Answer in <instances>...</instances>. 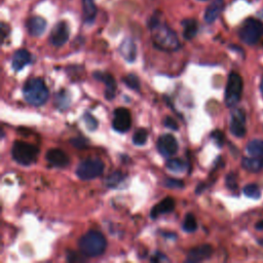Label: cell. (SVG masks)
Here are the masks:
<instances>
[{
    "instance_id": "6da1fadb",
    "label": "cell",
    "mask_w": 263,
    "mask_h": 263,
    "mask_svg": "<svg viewBox=\"0 0 263 263\" xmlns=\"http://www.w3.org/2000/svg\"><path fill=\"white\" fill-rule=\"evenodd\" d=\"M154 45L162 51H176L180 47L177 34L165 23L161 22L157 15L148 21Z\"/></svg>"
},
{
    "instance_id": "7a4b0ae2",
    "label": "cell",
    "mask_w": 263,
    "mask_h": 263,
    "mask_svg": "<svg viewBox=\"0 0 263 263\" xmlns=\"http://www.w3.org/2000/svg\"><path fill=\"white\" fill-rule=\"evenodd\" d=\"M107 247L105 236L96 230H90L79 240V249L87 257H97L102 255Z\"/></svg>"
},
{
    "instance_id": "3957f363",
    "label": "cell",
    "mask_w": 263,
    "mask_h": 263,
    "mask_svg": "<svg viewBox=\"0 0 263 263\" xmlns=\"http://www.w3.org/2000/svg\"><path fill=\"white\" fill-rule=\"evenodd\" d=\"M23 95L26 102L32 106H41L49 99V90L40 78H32L23 87Z\"/></svg>"
},
{
    "instance_id": "277c9868",
    "label": "cell",
    "mask_w": 263,
    "mask_h": 263,
    "mask_svg": "<svg viewBox=\"0 0 263 263\" xmlns=\"http://www.w3.org/2000/svg\"><path fill=\"white\" fill-rule=\"evenodd\" d=\"M38 153L39 150L36 146L22 141L15 142L12 149L13 158L22 165H30L34 163L38 157Z\"/></svg>"
},
{
    "instance_id": "5b68a950",
    "label": "cell",
    "mask_w": 263,
    "mask_h": 263,
    "mask_svg": "<svg viewBox=\"0 0 263 263\" xmlns=\"http://www.w3.org/2000/svg\"><path fill=\"white\" fill-rule=\"evenodd\" d=\"M243 91V79L235 72H231L228 76L225 89V104L227 107H235L240 102Z\"/></svg>"
},
{
    "instance_id": "8992f818",
    "label": "cell",
    "mask_w": 263,
    "mask_h": 263,
    "mask_svg": "<svg viewBox=\"0 0 263 263\" xmlns=\"http://www.w3.org/2000/svg\"><path fill=\"white\" fill-rule=\"evenodd\" d=\"M104 171V163L99 158H87L79 162L76 175L79 179L87 181L99 177Z\"/></svg>"
},
{
    "instance_id": "52a82bcc",
    "label": "cell",
    "mask_w": 263,
    "mask_h": 263,
    "mask_svg": "<svg viewBox=\"0 0 263 263\" xmlns=\"http://www.w3.org/2000/svg\"><path fill=\"white\" fill-rule=\"evenodd\" d=\"M240 38L249 45L257 43L263 35V24L255 19H248L240 29Z\"/></svg>"
},
{
    "instance_id": "ba28073f",
    "label": "cell",
    "mask_w": 263,
    "mask_h": 263,
    "mask_svg": "<svg viewBox=\"0 0 263 263\" xmlns=\"http://www.w3.org/2000/svg\"><path fill=\"white\" fill-rule=\"evenodd\" d=\"M112 126L113 129L118 133L128 132L132 126V117L130 111L123 107L117 108L114 111Z\"/></svg>"
},
{
    "instance_id": "9c48e42d",
    "label": "cell",
    "mask_w": 263,
    "mask_h": 263,
    "mask_svg": "<svg viewBox=\"0 0 263 263\" xmlns=\"http://www.w3.org/2000/svg\"><path fill=\"white\" fill-rule=\"evenodd\" d=\"M69 35H70V29L67 22L60 21L52 29L50 35V41L55 46H62L68 41Z\"/></svg>"
},
{
    "instance_id": "30bf717a",
    "label": "cell",
    "mask_w": 263,
    "mask_h": 263,
    "mask_svg": "<svg viewBox=\"0 0 263 263\" xmlns=\"http://www.w3.org/2000/svg\"><path fill=\"white\" fill-rule=\"evenodd\" d=\"M157 149L164 157L173 156L178 150V143L174 136L165 134L159 137L157 141Z\"/></svg>"
},
{
    "instance_id": "8fae6325",
    "label": "cell",
    "mask_w": 263,
    "mask_h": 263,
    "mask_svg": "<svg viewBox=\"0 0 263 263\" xmlns=\"http://www.w3.org/2000/svg\"><path fill=\"white\" fill-rule=\"evenodd\" d=\"M230 132L238 138H242L246 135V115L242 109H234L232 112Z\"/></svg>"
},
{
    "instance_id": "7c38bea8",
    "label": "cell",
    "mask_w": 263,
    "mask_h": 263,
    "mask_svg": "<svg viewBox=\"0 0 263 263\" xmlns=\"http://www.w3.org/2000/svg\"><path fill=\"white\" fill-rule=\"evenodd\" d=\"M94 77L98 80H101L105 83L106 85V92H105V98L107 100H112L115 96L116 92V81L113 78V76L109 73H104V72H98L96 71L94 72Z\"/></svg>"
},
{
    "instance_id": "4fadbf2b",
    "label": "cell",
    "mask_w": 263,
    "mask_h": 263,
    "mask_svg": "<svg viewBox=\"0 0 263 263\" xmlns=\"http://www.w3.org/2000/svg\"><path fill=\"white\" fill-rule=\"evenodd\" d=\"M26 27H27L28 32H29L30 35H32L34 37H39L46 30L47 23H46V21L43 18L35 16V17L30 18L27 21Z\"/></svg>"
},
{
    "instance_id": "5bb4252c",
    "label": "cell",
    "mask_w": 263,
    "mask_h": 263,
    "mask_svg": "<svg viewBox=\"0 0 263 263\" xmlns=\"http://www.w3.org/2000/svg\"><path fill=\"white\" fill-rule=\"evenodd\" d=\"M46 160L57 168H65L69 163L68 155L61 149L54 148L46 152Z\"/></svg>"
},
{
    "instance_id": "9a60e30c",
    "label": "cell",
    "mask_w": 263,
    "mask_h": 263,
    "mask_svg": "<svg viewBox=\"0 0 263 263\" xmlns=\"http://www.w3.org/2000/svg\"><path fill=\"white\" fill-rule=\"evenodd\" d=\"M224 8V2L223 0H213L211 5L207 8L204 19L205 22L208 24H212L217 20V18L220 16Z\"/></svg>"
},
{
    "instance_id": "2e32d148",
    "label": "cell",
    "mask_w": 263,
    "mask_h": 263,
    "mask_svg": "<svg viewBox=\"0 0 263 263\" xmlns=\"http://www.w3.org/2000/svg\"><path fill=\"white\" fill-rule=\"evenodd\" d=\"M213 253V249L210 245H203L200 247H197L193 250H190L187 255L188 262H200L204 261L211 257Z\"/></svg>"
},
{
    "instance_id": "e0dca14e",
    "label": "cell",
    "mask_w": 263,
    "mask_h": 263,
    "mask_svg": "<svg viewBox=\"0 0 263 263\" xmlns=\"http://www.w3.org/2000/svg\"><path fill=\"white\" fill-rule=\"evenodd\" d=\"M119 53L128 62H134L137 56V47L134 40L132 38H126L119 46Z\"/></svg>"
},
{
    "instance_id": "ac0fdd59",
    "label": "cell",
    "mask_w": 263,
    "mask_h": 263,
    "mask_svg": "<svg viewBox=\"0 0 263 263\" xmlns=\"http://www.w3.org/2000/svg\"><path fill=\"white\" fill-rule=\"evenodd\" d=\"M174 209H175V202H174V200L171 199V198H166V199H164L163 201H161L160 203H158L157 205H155L152 208V210L150 212V215H151L152 218H156L161 214L171 213Z\"/></svg>"
},
{
    "instance_id": "d6986e66",
    "label": "cell",
    "mask_w": 263,
    "mask_h": 263,
    "mask_svg": "<svg viewBox=\"0 0 263 263\" xmlns=\"http://www.w3.org/2000/svg\"><path fill=\"white\" fill-rule=\"evenodd\" d=\"M31 62V55L27 50H19L13 57V68L15 71L22 70L26 65Z\"/></svg>"
},
{
    "instance_id": "ffe728a7",
    "label": "cell",
    "mask_w": 263,
    "mask_h": 263,
    "mask_svg": "<svg viewBox=\"0 0 263 263\" xmlns=\"http://www.w3.org/2000/svg\"><path fill=\"white\" fill-rule=\"evenodd\" d=\"M83 9V22L85 24H93L96 17H97V7L94 0H82Z\"/></svg>"
},
{
    "instance_id": "44dd1931",
    "label": "cell",
    "mask_w": 263,
    "mask_h": 263,
    "mask_svg": "<svg viewBox=\"0 0 263 263\" xmlns=\"http://www.w3.org/2000/svg\"><path fill=\"white\" fill-rule=\"evenodd\" d=\"M183 26V36L185 39H193L199 31V23L195 19H186L182 21Z\"/></svg>"
},
{
    "instance_id": "7402d4cb",
    "label": "cell",
    "mask_w": 263,
    "mask_h": 263,
    "mask_svg": "<svg viewBox=\"0 0 263 263\" xmlns=\"http://www.w3.org/2000/svg\"><path fill=\"white\" fill-rule=\"evenodd\" d=\"M243 168L250 172H259L263 168L262 157H244L242 160Z\"/></svg>"
},
{
    "instance_id": "603a6c76",
    "label": "cell",
    "mask_w": 263,
    "mask_h": 263,
    "mask_svg": "<svg viewBox=\"0 0 263 263\" xmlns=\"http://www.w3.org/2000/svg\"><path fill=\"white\" fill-rule=\"evenodd\" d=\"M247 151L251 156L263 157V141L255 139L248 143Z\"/></svg>"
},
{
    "instance_id": "cb8c5ba5",
    "label": "cell",
    "mask_w": 263,
    "mask_h": 263,
    "mask_svg": "<svg viewBox=\"0 0 263 263\" xmlns=\"http://www.w3.org/2000/svg\"><path fill=\"white\" fill-rule=\"evenodd\" d=\"M56 105L57 108L61 109V110H65L69 107L70 105V96L69 93L67 91H62L59 94L56 95Z\"/></svg>"
},
{
    "instance_id": "d4e9b609",
    "label": "cell",
    "mask_w": 263,
    "mask_h": 263,
    "mask_svg": "<svg viewBox=\"0 0 263 263\" xmlns=\"http://www.w3.org/2000/svg\"><path fill=\"white\" fill-rule=\"evenodd\" d=\"M166 168L174 173H181L186 169V163L179 158H172L166 161Z\"/></svg>"
},
{
    "instance_id": "484cf974",
    "label": "cell",
    "mask_w": 263,
    "mask_h": 263,
    "mask_svg": "<svg viewBox=\"0 0 263 263\" xmlns=\"http://www.w3.org/2000/svg\"><path fill=\"white\" fill-rule=\"evenodd\" d=\"M183 229L186 232H194L198 228V223L193 214H187L183 222Z\"/></svg>"
},
{
    "instance_id": "4316f807",
    "label": "cell",
    "mask_w": 263,
    "mask_h": 263,
    "mask_svg": "<svg viewBox=\"0 0 263 263\" xmlns=\"http://www.w3.org/2000/svg\"><path fill=\"white\" fill-rule=\"evenodd\" d=\"M148 138V132L145 129H139L135 132L133 136V142L136 145H144Z\"/></svg>"
},
{
    "instance_id": "83f0119b",
    "label": "cell",
    "mask_w": 263,
    "mask_h": 263,
    "mask_svg": "<svg viewBox=\"0 0 263 263\" xmlns=\"http://www.w3.org/2000/svg\"><path fill=\"white\" fill-rule=\"evenodd\" d=\"M244 194L246 197L254 199V200H258L261 197V191L259 189V187L256 184H248L244 187L243 189Z\"/></svg>"
},
{
    "instance_id": "f1b7e54d",
    "label": "cell",
    "mask_w": 263,
    "mask_h": 263,
    "mask_svg": "<svg viewBox=\"0 0 263 263\" xmlns=\"http://www.w3.org/2000/svg\"><path fill=\"white\" fill-rule=\"evenodd\" d=\"M124 179V175L119 172H113L106 178V185L108 187H116Z\"/></svg>"
},
{
    "instance_id": "f546056e",
    "label": "cell",
    "mask_w": 263,
    "mask_h": 263,
    "mask_svg": "<svg viewBox=\"0 0 263 263\" xmlns=\"http://www.w3.org/2000/svg\"><path fill=\"white\" fill-rule=\"evenodd\" d=\"M123 81L130 87L133 89L135 91H139L140 90V81L139 78L135 75V74H129L127 76H125L123 78Z\"/></svg>"
},
{
    "instance_id": "4dcf8cb0",
    "label": "cell",
    "mask_w": 263,
    "mask_h": 263,
    "mask_svg": "<svg viewBox=\"0 0 263 263\" xmlns=\"http://www.w3.org/2000/svg\"><path fill=\"white\" fill-rule=\"evenodd\" d=\"M83 121H84V124H85L86 128H87L90 131H95L96 129L98 128L97 119H96V118H95L92 114H90V113H85V114H84Z\"/></svg>"
},
{
    "instance_id": "1f68e13d",
    "label": "cell",
    "mask_w": 263,
    "mask_h": 263,
    "mask_svg": "<svg viewBox=\"0 0 263 263\" xmlns=\"http://www.w3.org/2000/svg\"><path fill=\"white\" fill-rule=\"evenodd\" d=\"M71 144H72L73 146H75L76 148H79V149H82V148H85L87 146V141L86 139L84 138H74V139H71Z\"/></svg>"
},
{
    "instance_id": "d6a6232c",
    "label": "cell",
    "mask_w": 263,
    "mask_h": 263,
    "mask_svg": "<svg viewBox=\"0 0 263 263\" xmlns=\"http://www.w3.org/2000/svg\"><path fill=\"white\" fill-rule=\"evenodd\" d=\"M164 184L166 187H170V188H182L184 186V183L182 180L170 179V178L164 181Z\"/></svg>"
},
{
    "instance_id": "836d02e7",
    "label": "cell",
    "mask_w": 263,
    "mask_h": 263,
    "mask_svg": "<svg viewBox=\"0 0 263 263\" xmlns=\"http://www.w3.org/2000/svg\"><path fill=\"white\" fill-rule=\"evenodd\" d=\"M212 138L216 142V144L221 147L224 144V135L221 131H215L212 133Z\"/></svg>"
},
{
    "instance_id": "e575fe53",
    "label": "cell",
    "mask_w": 263,
    "mask_h": 263,
    "mask_svg": "<svg viewBox=\"0 0 263 263\" xmlns=\"http://www.w3.org/2000/svg\"><path fill=\"white\" fill-rule=\"evenodd\" d=\"M163 125L164 127H166L168 129L170 130H174V131H177L179 129L177 123L175 122V119L173 117H170V116H166L164 118V121H163Z\"/></svg>"
},
{
    "instance_id": "d590c367",
    "label": "cell",
    "mask_w": 263,
    "mask_h": 263,
    "mask_svg": "<svg viewBox=\"0 0 263 263\" xmlns=\"http://www.w3.org/2000/svg\"><path fill=\"white\" fill-rule=\"evenodd\" d=\"M226 185L229 189L231 190H235L237 188V182H236V175H234L233 173H230L227 177H226Z\"/></svg>"
},
{
    "instance_id": "8d00e7d4",
    "label": "cell",
    "mask_w": 263,
    "mask_h": 263,
    "mask_svg": "<svg viewBox=\"0 0 263 263\" xmlns=\"http://www.w3.org/2000/svg\"><path fill=\"white\" fill-rule=\"evenodd\" d=\"M10 28L8 27V25H7V24L6 23H3L2 24V31H3V36H4V39L7 37V35H8V32H10V30H9Z\"/></svg>"
},
{
    "instance_id": "74e56055",
    "label": "cell",
    "mask_w": 263,
    "mask_h": 263,
    "mask_svg": "<svg viewBox=\"0 0 263 263\" xmlns=\"http://www.w3.org/2000/svg\"><path fill=\"white\" fill-rule=\"evenodd\" d=\"M256 228H257L258 230H263V220L259 221V222L256 224Z\"/></svg>"
},
{
    "instance_id": "f35d334b",
    "label": "cell",
    "mask_w": 263,
    "mask_h": 263,
    "mask_svg": "<svg viewBox=\"0 0 263 263\" xmlns=\"http://www.w3.org/2000/svg\"><path fill=\"white\" fill-rule=\"evenodd\" d=\"M260 91L263 95V76H262V79H261V82H260Z\"/></svg>"
},
{
    "instance_id": "ab89813d",
    "label": "cell",
    "mask_w": 263,
    "mask_h": 263,
    "mask_svg": "<svg viewBox=\"0 0 263 263\" xmlns=\"http://www.w3.org/2000/svg\"><path fill=\"white\" fill-rule=\"evenodd\" d=\"M258 244L263 247V240H259V241H258Z\"/></svg>"
},
{
    "instance_id": "60d3db41",
    "label": "cell",
    "mask_w": 263,
    "mask_h": 263,
    "mask_svg": "<svg viewBox=\"0 0 263 263\" xmlns=\"http://www.w3.org/2000/svg\"><path fill=\"white\" fill-rule=\"evenodd\" d=\"M259 15H260V17L263 19V10H262V11L259 13Z\"/></svg>"
},
{
    "instance_id": "b9f144b4",
    "label": "cell",
    "mask_w": 263,
    "mask_h": 263,
    "mask_svg": "<svg viewBox=\"0 0 263 263\" xmlns=\"http://www.w3.org/2000/svg\"><path fill=\"white\" fill-rule=\"evenodd\" d=\"M200 2H206V0H200Z\"/></svg>"
}]
</instances>
